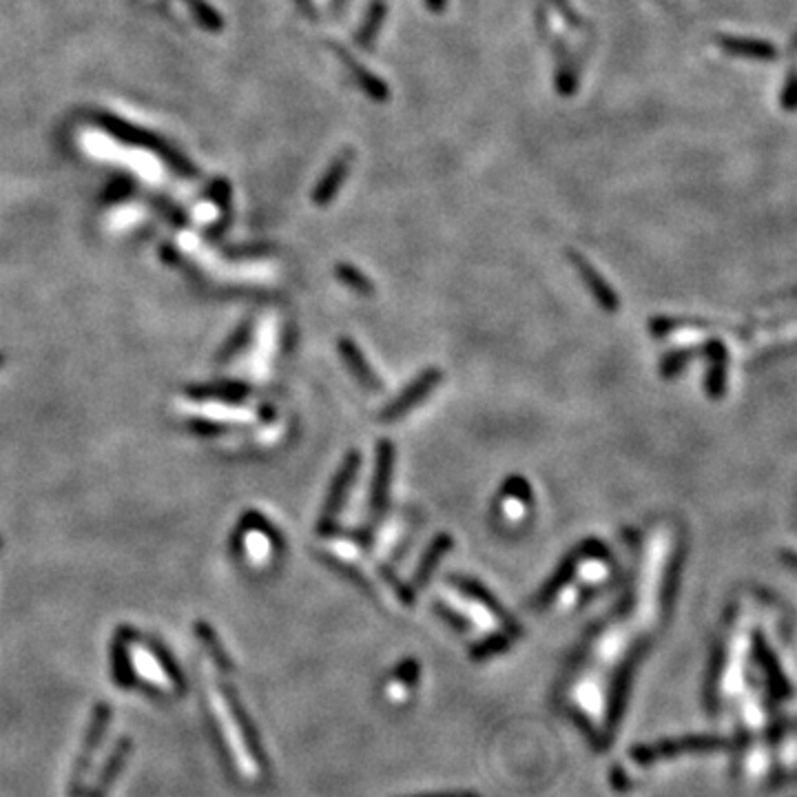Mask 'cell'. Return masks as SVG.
Returning a JSON list of instances; mask_svg holds the SVG:
<instances>
[{"label": "cell", "instance_id": "3957f363", "mask_svg": "<svg viewBox=\"0 0 797 797\" xmlns=\"http://www.w3.org/2000/svg\"><path fill=\"white\" fill-rule=\"evenodd\" d=\"M351 162H352V151H346V153H342L339 157H335L333 165H330L328 171H326L324 180H321L315 189V202L317 204H328L330 199L335 198V193L339 191V186H342L343 180H346L348 169H351Z\"/></svg>", "mask_w": 797, "mask_h": 797}, {"label": "cell", "instance_id": "277c9868", "mask_svg": "<svg viewBox=\"0 0 797 797\" xmlns=\"http://www.w3.org/2000/svg\"><path fill=\"white\" fill-rule=\"evenodd\" d=\"M386 13H388V4H386V0H372L370 7H368L366 12V18H363L361 27H359L357 31V45L361 47V49H370V47L375 45L377 34H379L381 25H384L386 21Z\"/></svg>", "mask_w": 797, "mask_h": 797}, {"label": "cell", "instance_id": "5b68a950", "mask_svg": "<svg viewBox=\"0 0 797 797\" xmlns=\"http://www.w3.org/2000/svg\"><path fill=\"white\" fill-rule=\"evenodd\" d=\"M554 51H556V89L561 96H574L576 91V73L574 67H572V60H570V51L563 43L554 45Z\"/></svg>", "mask_w": 797, "mask_h": 797}, {"label": "cell", "instance_id": "52a82bcc", "mask_svg": "<svg viewBox=\"0 0 797 797\" xmlns=\"http://www.w3.org/2000/svg\"><path fill=\"white\" fill-rule=\"evenodd\" d=\"M426 4L430 7V12L439 13V12H443V9H445L447 0H426Z\"/></svg>", "mask_w": 797, "mask_h": 797}, {"label": "cell", "instance_id": "8992f818", "mask_svg": "<svg viewBox=\"0 0 797 797\" xmlns=\"http://www.w3.org/2000/svg\"><path fill=\"white\" fill-rule=\"evenodd\" d=\"M552 4L558 9V12H561L563 21H565L567 25L574 27V30H581V27H582L581 16H578L574 9H572V4L567 3V0H552Z\"/></svg>", "mask_w": 797, "mask_h": 797}, {"label": "cell", "instance_id": "ba28073f", "mask_svg": "<svg viewBox=\"0 0 797 797\" xmlns=\"http://www.w3.org/2000/svg\"><path fill=\"white\" fill-rule=\"evenodd\" d=\"M417 797H479L474 793H437V795H417Z\"/></svg>", "mask_w": 797, "mask_h": 797}, {"label": "cell", "instance_id": "7a4b0ae2", "mask_svg": "<svg viewBox=\"0 0 797 797\" xmlns=\"http://www.w3.org/2000/svg\"><path fill=\"white\" fill-rule=\"evenodd\" d=\"M333 49H335V54H337V58L346 64V69L351 72V76L354 78V81H357L359 89H361L368 98H372V100H377V102L390 100V89L384 81H381V78H377L375 73L368 72V69L363 67L357 58H354L351 51L343 49L342 45H335Z\"/></svg>", "mask_w": 797, "mask_h": 797}, {"label": "cell", "instance_id": "6da1fadb", "mask_svg": "<svg viewBox=\"0 0 797 797\" xmlns=\"http://www.w3.org/2000/svg\"><path fill=\"white\" fill-rule=\"evenodd\" d=\"M726 742L716 735H687V738L666 740V742L656 744V747H642L633 751V758L640 759L642 764L654 762V759L671 758L680 753H702V751H717L725 749Z\"/></svg>", "mask_w": 797, "mask_h": 797}]
</instances>
